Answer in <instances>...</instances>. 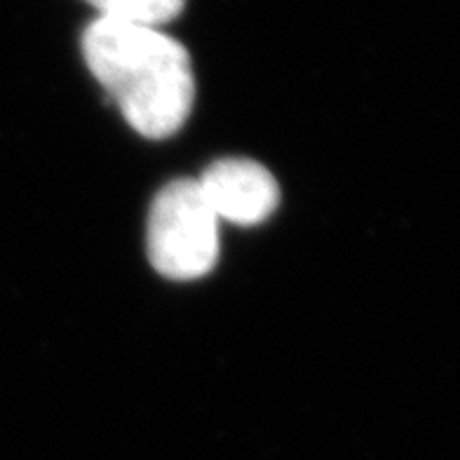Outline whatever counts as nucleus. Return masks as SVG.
Segmentation results:
<instances>
[{"mask_svg": "<svg viewBox=\"0 0 460 460\" xmlns=\"http://www.w3.org/2000/svg\"><path fill=\"white\" fill-rule=\"evenodd\" d=\"M83 57L125 120L148 139L183 128L195 102L190 55L158 26L97 17L83 33Z\"/></svg>", "mask_w": 460, "mask_h": 460, "instance_id": "1", "label": "nucleus"}, {"mask_svg": "<svg viewBox=\"0 0 460 460\" xmlns=\"http://www.w3.org/2000/svg\"><path fill=\"white\" fill-rule=\"evenodd\" d=\"M99 17L132 22V24L163 26L181 14L186 0H87Z\"/></svg>", "mask_w": 460, "mask_h": 460, "instance_id": "4", "label": "nucleus"}, {"mask_svg": "<svg viewBox=\"0 0 460 460\" xmlns=\"http://www.w3.org/2000/svg\"><path fill=\"white\" fill-rule=\"evenodd\" d=\"M205 200L218 218L237 226H259L279 205L275 176L254 160H217L198 179Z\"/></svg>", "mask_w": 460, "mask_h": 460, "instance_id": "3", "label": "nucleus"}, {"mask_svg": "<svg viewBox=\"0 0 460 460\" xmlns=\"http://www.w3.org/2000/svg\"><path fill=\"white\" fill-rule=\"evenodd\" d=\"M148 259L164 278L190 282L218 259V217L193 179L164 186L148 214Z\"/></svg>", "mask_w": 460, "mask_h": 460, "instance_id": "2", "label": "nucleus"}]
</instances>
